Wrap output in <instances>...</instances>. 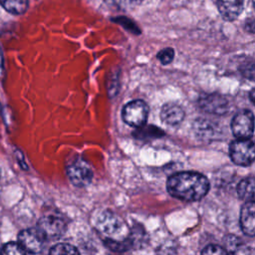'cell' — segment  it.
I'll return each instance as SVG.
<instances>
[{
    "instance_id": "obj_8",
    "label": "cell",
    "mask_w": 255,
    "mask_h": 255,
    "mask_svg": "<svg viewBox=\"0 0 255 255\" xmlns=\"http://www.w3.org/2000/svg\"><path fill=\"white\" fill-rule=\"evenodd\" d=\"M231 129L237 138H251L254 132V116L249 110H242L233 117Z\"/></svg>"
},
{
    "instance_id": "obj_9",
    "label": "cell",
    "mask_w": 255,
    "mask_h": 255,
    "mask_svg": "<svg viewBox=\"0 0 255 255\" xmlns=\"http://www.w3.org/2000/svg\"><path fill=\"white\" fill-rule=\"evenodd\" d=\"M198 107L205 113L222 116L227 114L230 108L228 100L219 94H208L198 99Z\"/></svg>"
},
{
    "instance_id": "obj_4",
    "label": "cell",
    "mask_w": 255,
    "mask_h": 255,
    "mask_svg": "<svg viewBox=\"0 0 255 255\" xmlns=\"http://www.w3.org/2000/svg\"><path fill=\"white\" fill-rule=\"evenodd\" d=\"M231 160L240 166H249L254 160V143L251 138H237L229 145Z\"/></svg>"
},
{
    "instance_id": "obj_21",
    "label": "cell",
    "mask_w": 255,
    "mask_h": 255,
    "mask_svg": "<svg viewBox=\"0 0 255 255\" xmlns=\"http://www.w3.org/2000/svg\"><path fill=\"white\" fill-rule=\"evenodd\" d=\"M2 68H3V65H2V56H1V52H0V75L2 73Z\"/></svg>"
},
{
    "instance_id": "obj_3",
    "label": "cell",
    "mask_w": 255,
    "mask_h": 255,
    "mask_svg": "<svg viewBox=\"0 0 255 255\" xmlns=\"http://www.w3.org/2000/svg\"><path fill=\"white\" fill-rule=\"evenodd\" d=\"M148 111V106L144 101L134 100L128 103L123 108L122 118L127 125L132 128H139L145 125Z\"/></svg>"
},
{
    "instance_id": "obj_24",
    "label": "cell",
    "mask_w": 255,
    "mask_h": 255,
    "mask_svg": "<svg viewBox=\"0 0 255 255\" xmlns=\"http://www.w3.org/2000/svg\"><path fill=\"white\" fill-rule=\"evenodd\" d=\"M0 107H1V106H0Z\"/></svg>"
},
{
    "instance_id": "obj_15",
    "label": "cell",
    "mask_w": 255,
    "mask_h": 255,
    "mask_svg": "<svg viewBox=\"0 0 255 255\" xmlns=\"http://www.w3.org/2000/svg\"><path fill=\"white\" fill-rule=\"evenodd\" d=\"M137 130L133 132L134 136L137 137V138H140V139H143V138H153V137H159V136H163L164 135V132L159 129L158 128L154 127V126H147V127H144L141 126L139 128H136Z\"/></svg>"
},
{
    "instance_id": "obj_17",
    "label": "cell",
    "mask_w": 255,
    "mask_h": 255,
    "mask_svg": "<svg viewBox=\"0 0 255 255\" xmlns=\"http://www.w3.org/2000/svg\"><path fill=\"white\" fill-rule=\"evenodd\" d=\"M50 254H79V250L68 243H59L54 245L53 247H51V249L49 250Z\"/></svg>"
},
{
    "instance_id": "obj_23",
    "label": "cell",
    "mask_w": 255,
    "mask_h": 255,
    "mask_svg": "<svg viewBox=\"0 0 255 255\" xmlns=\"http://www.w3.org/2000/svg\"><path fill=\"white\" fill-rule=\"evenodd\" d=\"M0 174H1V171H0Z\"/></svg>"
},
{
    "instance_id": "obj_7",
    "label": "cell",
    "mask_w": 255,
    "mask_h": 255,
    "mask_svg": "<svg viewBox=\"0 0 255 255\" xmlns=\"http://www.w3.org/2000/svg\"><path fill=\"white\" fill-rule=\"evenodd\" d=\"M37 228L41 231L46 240H55L65 234L67 225L64 219L59 216L45 215L38 220Z\"/></svg>"
},
{
    "instance_id": "obj_20",
    "label": "cell",
    "mask_w": 255,
    "mask_h": 255,
    "mask_svg": "<svg viewBox=\"0 0 255 255\" xmlns=\"http://www.w3.org/2000/svg\"><path fill=\"white\" fill-rule=\"evenodd\" d=\"M201 254H204V255H226L228 254L227 250L220 246V245H215V244H210V245H207L202 251H201Z\"/></svg>"
},
{
    "instance_id": "obj_13",
    "label": "cell",
    "mask_w": 255,
    "mask_h": 255,
    "mask_svg": "<svg viewBox=\"0 0 255 255\" xmlns=\"http://www.w3.org/2000/svg\"><path fill=\"white\" fill-rule=\"evenodd\" d=\"M255 180L253 176H248L243 178L237 186V194L241 199H244L246 201L254 200V188Z\"/></svg>"
},
{
    "instance_id": "obj_2",
    "label": "cell",
    "mask_w": 255,
    "mask_h": 255,
    "mask_svg": "<svg viewBox=\"0 0 255 255\" xmlns=\"http://www.w3.org/2000/svg\"><path fill=\"white\" fill-rule=\"evenodd\" d=\"M97 231L102 234L105 240L122 242L129 235V228L127 222L117 213L106 209L100 212L95 220Z\"/></svg>"
},
{
    "instance_id": "obj_22",
    "label": "cell",
    "mask_w": 255,
    "mask_h": 255,
    "mask_svg": "<svg viewBox=\"0 0 255 255\" xmlns=\"http://www.w3.org/2000/svg\"><path fill=\"white\" fill-rule=\"evenodd\" d=\"M253 94H254V90H251L250 92V99H251V102L254 103V100H253Z\"/></svg>"
},
{
    "instance_id": "obj_19",
    "label": "cell",
    "mask_w": 255,
    "mask_h": 255,
    "mask_svg": "<svg viewBox=\"0 0 255 255\" xmlns=\"http://www.w3.org/2000/svg\"><path fill=\"white\" fill-rule=\"evenodd\" d=\"M156 58L162 65H167L171 63L174 58V50L172 48H164L157 53Z\"/></svg>"
},
{
    "instance_id": "obj_14",
    "label": "cell",
    "mask_w": 255,
    "mask_h": 255,
    "mask_svg": "<svg viewBox=\"0 0 255 255\" xmlns=\"http://www.w3.org/2000/svg\"><path fill=\"white\" fill-rule=\"evenodd\" d=\"M0 4L12 14H22L28 8V0H0Z\"/></svg>"
},
{
    "instance_id": "obj_6",
    "label": "cell",
    "mask_w": 255,
    "mask_h": 255,
    "mask_svg": "<svg viewBox=\"0 0 255 255\" xmlns=\"http://www.w3.org/2000/svg\"><path fill=\"white\" fill-rule=\"evenodd\" d=\"M18 243L21 245L25 253L37 254L43 251L46 238L37 227L27 228L20 231L18 234Z\"/></svg>"
},
{
    "instance_id": "obj_5",
    "label": "cell",
    "mask_w": 255,
    "mask_h": 255,
    "mask_svg": "<svg viewBox=\"0 0 255 255\" xmlns=\"http://www.w3.org/2000/svg\"><path fill=\"white\" fill-rule=\"evenodd\" d=\"M67 175L73 185L85 187L91 183L94 173L91 165L85 159L77 158L67 166Z\"/></svg>"
},
{
    "instance_id": "obj_12",
    "label": "cell",
    "mask_w": 255,
    "mask_h": 255,
    "mask_svg": "<svg viewBox=\"0 0 255 255\" xmlns=\"http://www.w3.org/2000/svg\"><path fill=\"white\" fill-rule=\"evenodd\" d=\"M184 111L180 106L173 103H167L160 110L161 121L169 126H177L184 119Z\"/></svg>"
},
{
    "instance_id": "obj_16",
    "label": "cell",
    "mask_w": 255,
    "mask_h": 255,
    "mask_svg": "<svg viewBox=\"0 0 255 255\" xmlns=\"http://www.w3.org/2000/svg\"><path fill=\"white\" fill-rule=\"evenodd\" d=\"M228 254H238V253H246L247 250L245 249L244 243L240 240V238L234 236V235H229L228 238H226V247H224Z\"/></svg>"
},
{
    "instance_id": "obj_18",
    "label": "cell",
    "mask_w": 255,
    "mask_h": 255,
    "mask_svg": "<svg viewBox=\"0 0 255 255\" xmlns=\"http://www.w3.org/2000/svg\"><path fill=\"white\" fill-rule=\"evenodd\" d=\"M1 254H16V255H22V254H26L25 251L23 250V248L21 247V245L17 242L11 241V242H7L6 244H4L0 250Z\"/></svg>"
},
{
    "instance_id": "obj_11",
    "label": "cell",
    "mask_w": 255,
    "mask_h": 255,
    "mask_svg": "<svg viewBox=\"0 0 255 255\" xmlns=\"http://www.w3.org/2000/svg\"><path fill=\"white\" fill-rule=\"evenodd\" d=\"M244 0H217V8L225 21H234L241 14Z\"/></svg>"
},
{
    "instance_id": "obj_1",
    "label": "cell",
    "mask_w": 255,
    "mask_h": 255,
    "mask_svg": "<svg viewBox=\"0 0 255 255\" xmlns=\"http://www.w3.org/2000/svg\"><path fill=\"white\" fill-rule=\"evenodd\" d=\"M209 188L207 177L196 171H180L170 175L166 181L167 192L183 201H198L208 193Z\"/></svg>"
},
{
    "instance_id": "obj_10",
    "label": "cell",
    "mask_w": 255,
    "mask_h": 255,
    "mask_svg": "<svg viewBox=\"0 0 255 255\" xmlns=\"http://www.w3.org/2000/svg\"><path fill=\"white\" fill-rule=\"evenodd\" d=\"M240 227L243 233L249 237L255 235V204L254 200L246 201L240 210Z\"/></svg>"
}]
</instances>
